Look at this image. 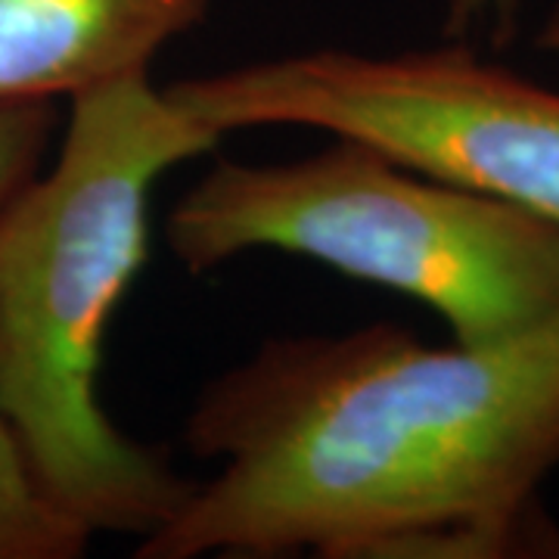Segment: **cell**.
I'll use <instances>...</instances> for the list:
<instances>
[{"label": "cell", "mask_w": 559, "mask_h": 559, "mask_svg": "<svg viewBox=\"0 0 559 559\" xmlns=\"http://www.w3.org/2000/svg\"><path fill=\"white\" fill-rule=\"evenodd\" d=\"M53 124V103H0V209L38 175Z\"/></svg>", "instance_id": "7"}, {"label": "cell", "mask_w": 559, "mask_h": 559, "mask_svg": "<svg viewBox=\"0 0 559 559\" xmlns=\"http://www.w3.org/2000/svg\"><path fill=\"white\" fill-rule=\"evenodd\" d=\"M525 0H448L444 35L454 40L481 35L495 47H503L520 32Z\"/></svg>", "instance_id": "8"}, {"label": "cell", "mask_w": 559, "mask_h": 559, "mask_svg": "<svg viewBox=\"0 0 559 559\" xmlns=\"http://www.w3.org/2000/svg\"><path fill=\"white\" fill-rule=\"evenodd\" d=\"M171 255L205 274L286 252L436 311L451 340L491 342L559 311V227L364 140L296 162H215L165 221Z\"/></svg>", "instance_id": "3"}, {"label": "cell", "mask_w": 559, "mask_h": 559, "mask_svg": "<svg viewBox=\"0 0 559 559\" xmlns=\"http://www.w3.org/2000/svg\"><path fill=\"white\" fill-rule=\"evenodd\" d=\"M538 47L550 57H559V0L550 7V13L544 16L538 32Z\"/></svg>", "instance_id": "9"}, {"label": "cell", "mask_w": 559, "mask_h": 559, "mask_svg": "<svg viewBox=\"0 0 559 559\" xmlns=\"http://www.w3.org/2000/svg\"><path fill=\"white\" fill-rule=\"evenodd\" d=\"M183 441L218 473L140 559L559 557V311L491 342L395 323L264 342L193 401Z\"/></svg>", "instance_id": "1"}, {"label": "cell", "mask_w": 559, "mask_h": 559, "mask_svg": "<svg viewBox=\"0 0 559 559\" xmlns=\"http://www.w3.org/2000/svg\"><path fill=\"white\" fill-rule=\"evenodd\" d=\"M218 0H0V103L72 100L143 75Z\"/></svg>", "instance_id": "5"}, {"label": "cell", "mask_w": 559, "mask_h": 559, "mask_svg": "<svg viewBox=\"0 0 559 559\" xmlns=\"http://www.w3.org/2000/svg\"><path fill=\"white\" fill-rule=\"evenodd\" d=\"M91 540L94 532L50 495L0 411V559H79Z\"/></svg>", "instance_id": "6"}, {"label": "cell", "mask_w": 559, "mask_h": 559, "mask_svg": "<svg viewBox=\"0 0 559 559\" xmlns=\"http://www.w3.org/2000/svg\"><path fill=\"white\" fill-rule=\"evenodd\" d=\"M150 72L69 100L60 156L0 209V411L50 495L94 535H153L187 481L100 404L106 330L150 255L165 171L221 143Z\"/></svg>", "instance_id": "2"}, {"label": "cell", "mask_w": 559, "mask_h": 559, "mask_svg": "<svg viewBox=\"0 0 559 559\" xmlns=\"http://www.w3.org/2000/svg\"><path fill=\"white\" fill-rule=\"evenodd\" d=\"M168 100L221 138L318 128L364 140L429 178L559 227V91L463 44L364 53L320 47L180 79Z\"/></svg>", "instance_id": "4"}]
</instances>
